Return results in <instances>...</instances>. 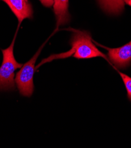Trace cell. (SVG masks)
I'll return each instance as SVG.
<instances>
[{
  "label": "cell",
  "instance_id": "obj_1",
  "mask_svg": "<svg viewBox=\"0 0 131 148\" xmlns=\"http://www.w3.org/2000/svg\"><path fill=\"white\" fill-rule=\"evenodd\" d=\"M73 34L70 40L71 49L59 54H54L45 59L36 67V70L44 63L49 62L54 59L65 58L72 56L78 59H88L95 57H102L108 61V58L100 51L93 42L91 34L87 31L72 29Z\"/></svg>",
  "mask_w": 131,
  "mask_h": 148
},
{
  "label": "cell",
  "instance_id": "obj_2",
  "mask_svg": "<svg viewBox=\"0 0 131 148\" xmlns=\"http://www.w3.org/2000/svg\"><path fill=\"white\" fill-rule=\"evenodd\" d=\"M19 28L10 45L6 49H2L3 62L0 66V91H14L16 90V82L14 80L15 71L20 69L23 64L19 63L16 60L14 54V47Z\"/></svg>",
  "mask_w": 131,
  "mask_h": 148
},
{
  "label": "cell",
  "instance_id": "obj_3",
  "mask_svg": "<svg viewBox=\"0 0 131 148\" xmlns=\"http://www.w3.org/2000/svg\"><path fill=\"white\" fill-rule=\"evenodd\" d=\"M44 45L36 52L34 56L20 68L17 73L15 82L20 94L27 97H31L34 90V74L36 70L35 63Z\"/></svg>",
  "mask_w": 131,
  "mask_h": 148
},
{
  "label": "cell",
  "instance_id": "obj_4",
  "mask_svg": "<svg viewBox=\"0 0 131 148\" xmlns=\"http://www.w3.org/2000/svg\"><path fill=\"white\" fill-rule=\"evenodd\" d=\"M98 46L108 50V60L116 67L125 69L131 64V41L122 47L108 48L97 44Z\"/></svg>",
  "mask_w": 131,
  "mask_h": 148
},
{
  "label": "cell",
  "instance_id": "obj_5",
  "mask_svg": "<svg viewBox=\"0 0 131 148\" xmlns=\"http://www.w3.org/2000/svg\"><path fill=\"white\" fill-rule=\"evenodd\" d=\"M7 4L18 20V28L26 18H33V8L32 4L27 0H1Z\"/></svg>",
  "mask_w": 131,
  "mask_h": 148
},
{
  "label": "cell",
  "instance_id": "obj_6",
  "mask_svg": "<svg viewBox=\"0 0 131 148\" xmlns=\"http://www.w3.org/2000/svg\"><path fill=\"white\" fill-rule=\"evenodd\" d=\"M69 0H54L53 11L56 19L57 28L68 24L70 20L69 12Z\"/></svg>",
  "mask_w": 131,
  "mask_h": 148
},
{
  "label": "cell",
  "instance_id": "obj_7",
  "mask_svg": "<svg viewBox=\"0 0 131 148\" xmlns=\"http://www.w3.org/2000/svg\"><path fill=\"white\" fill-rule=\"evenodd\" d=\"M100 7L106 14L119 15L125 8V0H97Z\"/></svg>",
  "mask_w": 131,
  "mask_h": 148
},
{
  "label": "cell",
  "instance_id": "obj_8",
  "mask_svg": "<svg viewBox=\"0 0 131 148\" xmlns=\"http://www.w3.org/2000/svg\"><path fill=\"white\" fill-rule=\"evenodd\" d=\"M120 75L127 91L128 99L131 101V77L125 74L118 71Z\"/></svg>",
  "mask_w": 131,
  "mask_h": 148
},
{
  "label": "cell",
  "instance_id": "obj_9",
  "mask_svg": "<svg viewBox=\"0 0 131 148\" xmlns=\"http://www.w3.org/2000/svg\"><path fill=\"white\" fill-rule=\"evenodd\" d=\"M40 3L46 7H51L54 4V0H39Z\"/></svg>",
  "mask_w": 131,
  "mask_h": 148
},
{
  "label": "cell",
  "instance_id": "obj_10",
  "mask_svg": "<svg viewBox=\"0 0 131 148\" xmlns=\"http://www.w3.org/2000/svg\"><path fill=\"white\" fill-rule=\"evenodd\" d=\"M125 2H126L127 4L131 6V0H125Z\"/></svg>",
  "mask_w": 131,
  "mask_h": 148
},
{
  "label": "cell",
  "instance_id": "obj_11",
  "mask_svg": "<svg viewBox=\"0 0 131 148\" xmlns=\"http://www.w3.org/2000/svg\"><path fill=\"white\" fill-rule=\"evenodd\" d=\"M27 1H28V0H27Z\"/></svg>",
  "mask_w": 131,
  "mask_h": 148
}]
</instances>
